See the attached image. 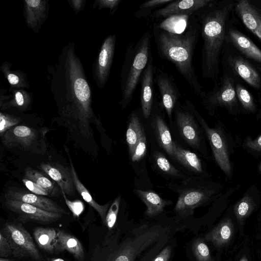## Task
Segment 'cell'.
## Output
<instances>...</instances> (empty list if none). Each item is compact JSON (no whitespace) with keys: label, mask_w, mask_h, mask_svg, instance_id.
<instances>
[{"label":"cell","mask_w":261,"mask_h":261,"mask_svg":"<svg viewBox=\"0 0 261 261\" xmlns=\"http://www.w3.org/2000/svg\"><path fill=\"white\" fill-rule=\"evenodd\" d=\"M5 197L30 204L48 212L69 214L64 208L51 199L22 189L10 188L6 192Z\"/></svg>","instance_id":"cell-13"},{"label":"cell","mask_w":261,"mask_h":261,"mask_svg":"<svg viewBox=\"0 0 261 261\" xmlns=\"http://www.w3.org/2000/svg\"><path fill=\"white\" fill-rule=\"evenodd\" d=\"M232 65L236 72L248 84L255 88L261 86V79L256 70L242 58H234Z\"/></svg>","instance_id":"cell-29"},{"label":"cell","mask_w":261,"mask_h":261,"mask_svg":"<svg viewBox=\"0 0 261 261\" xmlns=\"http://www.w3.org/2000/svg\"><path fill=\"white\" fill-rule=\"evenodd\" d=\"M200 34L194 14L182 33L170 32L154 25L152 29L156 50L160 57L172 63L194 93L202 97L204 93L196 74L193 56Z\"/></svg>","instance_id":"cell-2"},{"label":"cell","mask_w":261,"mask_h":261,"mask_svg":"<svg viewBox=\"0 0 261 261\" xmlns=\"http://www.w3.org/2000/svg\"><path fill=\"white\" fill-rule=\"evenodd\" d=\"M40 167L49 177L57 183L65 194L72 196L75 187L71 169L65 168L58 163H41Z\"/></svg>","instance_id":"cell-20"},{"label":"cell","mask_w":261,"mask_h":261,"mask_svg":"<svg viewBox=\"0 0 261 261\" xmlns=\"http://www.w3.org/2000/svg\"><path fill=\"white\" fill-rule=\"evenodd\" d=\"M213 2L194 15L199 26L203 40L201 73L204 79L215 80L218 74L219 56L225 31L227 16L231 5L214 6Z\"/></svg>","instance_id":"cell-3"},{"label":"cell","mask_w":261,"mask_h":261,"mask_svg":"<svg viewBox=\"0 0 261 261\" xmlns=\"http://www.w3.org/2000/svg\"><path fill=\"white\" fill-rule=\"evenodd\" d=\"M195 117L199 121L209 141L215 161L220 168L228 176L231 173V166L225 141L216 128L210 127L194 109Z\"/></svg>","instance_id":"cell-11"},{"label":"cell","mask_w":261,"mask_h":261,"mask_svg":"<svg viewBox=\"0 0 261 261\" xmlns=\"http://www.w3.org/2000/svg\"><path fill=\"white\" fill-rule=\"evenodd\" d=\"M240 261H248L247 258L246 257V256H243Z\"/></svg>","instance_id":"cell-50"},{"label":"cell","mask_w":261,"mask_h":261,"mask_svg":"<svg viewBox=\"0 0 261 261\" xmlns=\"http://www.w3.org/2000/svg\"><path fill=\"white\" fill-rule=\"evenodd\" d=\"M152 125L160 145L172 156L174 142L170 132L162 117L159 115L155 114L152 118Z\"/></svg>","instance_id":"cell-26"},{"label":"cell","mask_w":261,"mask_h":261,"mask_svg":"<svg viewBox=\"0 0 261 261\" xmlns=\"http://www.w3.org/2000/svg\"><path fill=\"white\" fill-rule=\"evenodd\" d=\"M146 137L143 129L133 154L130 156L132 161L133 162H137L142 159L146 154Z\"/></svg>","instance_id":"cell-41"},{"label":"cell","mask_w":261,"mask_h":261,"mask_svg":"<svg viewBox=\"0 0 261 261\" xmlns=\"http://www.w3.org/2000/svg\"><path fill=\"white\" fill-rule=\"evenodd\" d=\"M0 261H12L9 259H6V258H1L0 259Z\"/></svg>","instance_id":"cell-51"},{"label":"cell","mask_w":261,"mask_h":261,"mask_svg":"<svg viewBox=\"0 0 261 261\" xmlns=\"http://www.w3.org/2000/svg\"><path fill=\"white\" fill-rule=\"evenodd\" d=\"M2 138L4 145L8 148L27 149L37 139V133L34 128L19 125L8 130Z\"/></svg>","instance_id":"cell-19"},{"label":"cell","mask_w":261,"mask_h":261,"mask_svg":"<svg viewBox=\"0 0 261 261\" xmlns=\"http://www.w3.org/2000/svg\"><path fill=\"white\" fill-rule=\"evenodd\" d=\"M212 192L203 188H191L179 194L174 211L181 217L193 213L194 209L207 201Z\"/></svg>","instance_id":"cell-16"},{"label":"cell","mask_w":261,"mask_h":261,"mask_svg":"<svg viewBox=\"0 0 261 261\" xmlns=\"http://www.w3.org/2000/svg\"><path fill=\"white\" fill-rule=\"evenodd\" d=\"M143 130V128L137 113L133 112L130 115L126 133V141L130 156L133 154Z\"/></svg>","instance_id":"cell-33"},{"label":"cell","mask_w":261,"mask_h":261,"mask_svg":"<svg viewBox=\"0 0 261 261\" xmlns=\"http://www.w3.org/2000/svg\"><path fill=\"white\" fill-rule=\"evenodd\" d=\"M50 4L47 0H23V15L28 27L38 33L48 18Z\"/></svg>","instance_id":"cell-14"},{"label":"cell","mask_w":261,"mask_h":261,"mask_svg":"<svg viewBox=\"0 0 261 261\" xmlns=\"http://www.w3.org/2000/svg\"><path fill=\"white\" fill-rule=\"evenodd\" d=\"M65 202L74 217H79L84 210V205L82 201L79 200L70 201L65 196V193L62 191Z\"/></svg>","instance_id":"cell-43"},{"label":"cell","mask_w":261,"mask_h":261,"mask_svg":"<svg viewBox=\"0 0 261 261\" xmlns=\"http://www.w3.org/2000/svg\"><path fill=\"white\" fill-rule=\"evenodd\" d=\"M5 204L8 210L17 214L20 221H33L50 223L60 219L63 214L48 212L18 200L5 198Z\"/></svg>","instance_id":"cell-10"},{"label":"cell","mask_w":261,"mask_h":261,"mask_svg":"<svg viewBox=\"0 0 261 261\" xmlns=\"http://www.w3.org/2000/svg\"><path fill=\"white\" fill-rule=\"evenodd\" d=\"M213 2L212 0H173L154 11L149 17L158 20L174 16H191Z\"/></svg>","instance_id":"cell-12"},{"label":"cell","mask_w":261,"mask_h":261,"mask_svg":"<svg viewBox=\"0 0 261 261\" xmlns=\"http://www.w3.org/2000/svg\"><path fill=\"white\" fill-rule=\"evenodd\" d=\"M169 232L167 227L159 225L152 226L133 238H128L110 254L107 261H135L145 249L159 241Z\"/></svg>","instance_id":"cell-5"},{"label":"cell","mask_w":261,"mask_h":261,"mask_svg":"<svg viewBox=\"0 0 261 261\" xmlns=\"http://www.w3.org/2000/svg\"><path fill=\"white\" fill-rule=\"evenodd\" d=\"M7 93L6 89L0 91V108L1 111L15 109L25 111L31 108L33 101V93L25 89H12Z\"/></svg>","instance_id":"cell-17"},{"label":"cell","mask_w":261,"mask_h":261,"mask_svg":"<svg viewBox=\"0 0 261 261\" xmlns=\"http://www.w3.org/2000/svg\"><path fill=\"white\" fill-rule=\"evenodd\" d=\"M154 83L158 87L160 96V106L171 119L172 113L181 97L172 76L161 68L154 67Z\"/></svg>","instance_id":"cell-9"},{"label":"cell","mask_w":261,"mask_h":261,"mask_svg":"<svg viewBox=\"0 0 261 261\" xmlns=\"http://www.w3.org/2000/svg\"><path fill=\"white\" fill-rule=\"evenodd\" d=\"M67 2L75 14L84 9L86 3V0H68Z\"/></svg>","instance_id":"cell-46"},{"label":"cell","mask_w":261,"mask_h":261,"mask_svg":"<svg viewBox=\"0 0 261 261\" xmlns=\"http://www.w3.org/2000/svg\"><path fill=\"white\" fill-rule=\"evenodd\" d=\"M46 79L60 118L76 123L89 138L90 123L98 119L92 109L91 85L73 41L65 45L56 61L47 66Z\"/></svg>","instance_id":"cell-1"},{"label":"cell","mask_w":261,"mask_h":261,"mask_svg":"<svg viewBox=\"0 0 261 261\" xmlns=\"http://www.w3.org/2000/svg\"><path fill=\"white\" fill-rule=\"evenodd\" d=\"M55 243V251L66 250L71 253L78 261H84L85 253L82 244L74 236L63 230H57Z\"/></svg>","instance_id":"cell-22"},{"label":"cell","mask_w":261,"mask_h":261,"mask_svg":"<svg viewBox=\"0 0 261 261\" xmlns=\"http://www.w3.org/2000/svg\"><path fill=\"white\" fill-rule=\"evenodd\" d=\"M229 37L234 45L245 56L261 63V50L240 32L230 30Z\"/></svg>","instance_id":"cell-24"},{"label":"cell","mask_w":261,"mask_h":261,"mask_svg":"<svg viewBox=\"0 0 261 261\" xmlns=\"http://www.w3.org/2000/svg\"><path fill=\"white\" fill-rule=\"evenodd\" d=\"M236 93L241 104L246 110L252 112L255 110L253 98L246 89L238 85L236 87Z\"/></svg>","instance_id":"cell-38"},{"label":"cell","mask_w":261,"mask_h":261,"mask_svg":"<svg viewBox=\"0 0 261 261\" xmlns=\"http://www.w3.org/2000/svg\"><path fill=\"white\" fill-rule=\"evenodd\" d=\"M236 10L245 25L261 40V16L250 2L239 1Z\"/></svg>","instance_id":"cell-21"},{"label":"cell","mask_w":261,"mask_h":261,"mask_svg":"<svg viewBox=\"0 0 261 261\" xmlns=\"http://www.w3.org/2000/svg\"><path fill=\"white\" fill-rule=\"evenodd\" d=\"M12 255V251L7 239L0 232V256L1 258Z\"/></svg>","instance_id":"cell-45"},{"label":"cell","mask_w":261,"mask_h":261,"mask_svg":"<svg viewBox=\"0 0 261 261\" xmlns=\"http://www.w3.org/2000/svg\"><path fill=\"white\" fill-rule=\"evenodd\" d=\"M21 119L17 116L1 111L0 113V135H3L10 129L19 124Z\"/></svg>","instance_id":"cell-37"},{"label":"cell","mask_w":261,"mask_h":261,"mask_svg":"<svg viewBox=\"0 0 261 261\" xmlns=\"http://www.w3.org/2000/svg\"><path fill=\"white\" fill-rule=\"evenodd\" d=\"M116 35L105 37L92 66L93 80L100 89L103 88L109 79L116 46Z\"/></svg>","instance_id":"cell-7"},{"label":"cell","mask_w":261,"mask_h":261,"mask_svg":"<svg viewBox=\"0 0 261 261\" xmlns=\"http://www.w3.org/2000/svg\"><path fill=\"white\" fill-rule=\"evenodd\" d=\"M47 175L46 173L29 167L24 169V178L31 180L41 186L48 193L49 196H58L60 193L59 187L55 181L51 180Z\"/></svg>","instance_id":"cell-31"},{"label":"cell","mask_w":261,"mask_h":261,"mask_svg":"<svg viewBox=\"0 0 261 261\" xmlns=\"http://www.w3.org/2000/svg\"><path fill=\"white\" fill-rule=\"evenodd\" d=\"M172 247L167 246L161 252L155 257L152 261H168L171 254Z\"/></svg>","instance_id":"cell-47"},{"label":"cell","mask_w":261,"mask_h":261,"mask_svg":"<svg viewBox=\"0 0 261 261\" xmlns=\"http://www.w3.org/2000/svg\"><path fill=\"white\" fill-rule=\"evenodd\" d=\"M121 197L118 196L113 201L108 210L106 219V225L109 230H111L114 226L118 213Z\"/></svg>","instance_id":"cell-40"},{"label":"cell","mask_w":261,"mask_h":261,"mask_svg":"<svg viewBox=\"0 0 261 261\" xmlns=\"http://www.w3.org/2000/svg\"><path fill=\"white\" fill-rule=\"evenodd\" d=\"M236 91L232 81L225 79L220 88L201 97L203 103L207 109L214 108L218 106H231L236 100Z\"/></svg>","instance_id":"cell-18"},{"label":"cell","mask_w":261,"mask_h":261,"mask_svg":"<svg viewBox=\"0 0 261 261\" xmlns=\"http://www.w3.org/2000/svg\"><path fill=\"white\" fill-rule=\"evenodd\" d=\"M1 231L7 239L15 257H30L36 261L42 260L31 236L20 223L8 222Z\"/></svg>","instance_id":"cell-6"},{"label":"cell","mask_w":261,"mask_h":261,"mask_svg":"<svg viewBox=\"0 0 261 261\" xmlns=\"http://www.w3.org/2000/svg\"><path fill=\"white\" fill-rule=\"evenodd\" d=\"M260 70H261V68H260Z\"/></svg>","instance_id":"cell-53"},{"label":"cell","mask_w":261,"mask_h":261,"mask_svg":"<svg viewBox=\"0 0 261 261\" xmlns=\"http://www.w3.org/2000/svg\"><path fill=\"white\" fill-rule=\"evenodd\" d=\"M233 232V223L230 218H227L208 232L205 239L211 242L216 247L222 248L229 243Z\"/></svg>","instance_id":"cell-23"},{"label":"cell","mask_w":261,"mask_h":261,"mask_svg":"<svg viewBox=\"0 0 261 261\" xmlns=\"http://www.w3.org/2000/svg\"><path fill=\"white\" fill-rule=\"evenodd\" d=\"M154 162L160 170L168 175L177 177L179 172L160 152L156 151L153 154Z\"/></svg>","instance_id":"cell-36"},{"label":"cell","mask_w":261,"mask_h":261,"mask_svg":"<svg viewBox=\"0 0 261 261\" xmlns=\"http://www.w3.org/2000/svg\"><path fill=\"white\" fill-rule=\"evenodd\" d=\"M152 37L150 32H146L135 44L130 42L127 46L119 77V105L122 109L130 103L149 61Z\"/></svg>","instance_id":"cell-4"},{"label":"cell","mask_w":261,"mask_h":261,"mask_svg":"<svg viewBox=\"0 0 261 261\" xmlns=\"http://www.w3.org/2000/svg\"><path fill=\"white\" fill-rule=\"evenodd\" d=\"M47 261H65V260L61 258H51L48 259Z\"/></svg>","instance_id":"cell-49"},{"label":"cell","mask_w":261,"mask_h":261,"mask_svg":"<svg viewBox=\"0 0 261 261\" xmlns=\"http://www.w3.org/2000/svg\"><path fill=\"white\" fill-rule=\"evenodd\" d=\"M245 144L252 150L261 151V135L254 140L248 138L246 141Z\"/></svg>","instance_id":"cell-48"},{"label":"cell","mask_w":261,"mask_h":261,"mask_svg":"<svg viewBox=\"0 0 261 261\" xmlns=\"http://www.w3.org/2000/svg\"><path fill=\"white\" fill-rule=\"evenodd\" d=\"M57 231L50 227H36L34 231V236L38 247L47 252L54 253Z\"/></svg>","instance_id":"cell-32"},{"label":"cell","mask_w":261,"mask_h":261,"mask_svg":"<svg viewBox=\"0 0 261 261\" xmlns=\"http://www.w3.org/2000/svg\"><path fill=\"white\" fill-rule=\"evenodd\" d=\"M12 64L4 61L0 66V71L9 84L10 89H29V82L27 74L20 69L12 70Z\"/></svg>","instance_id":"cell-27"},{"label":"cell","mask_w":261,"mask_h":261,"mask_svg":"<svg viewBox=\"0 0 261 261\" xmlns=\"http://www.w3.org/2000/svg\"><path fill=\"white\" fill-rule=\"evenodd\" d=\"M194 106L185 100L182 104L179 101L175 109V121L182 138L191 146L198 148L200 146V136L194 113Z\"/></svg>","instance_id":"cell-8"},{"label":"cell","mask_w":261,"mask_h":261,"mask_svg":"<svg viewBox=\"0 0 261 261\" xmlns=\"http://www.w3.org/2000/svg\"><path fill=\"white\" fill-rule=\"evenodd\" d=\"M260 171H261V164H260Z\"/></svg>","instance_id":"cell-52"},{"label":"cell","mask_w":261,"mask_h":261,"mask_svg":"<svg viewBox=\"0 0 261 261\" xmlns=\"http://www.w3.org/2000/svg\"><path fill=\"white\" fill-rule=\"evenodd\" d=\"M67 153L70 160V169L76 190L83 199L97 212L101 217L103 223L106 225V216L109 203H108L105 205H100L94 200L90 192L79 179L71 158L68 152Z\"/></svg>","instance_id":"cell-25"},{"label":"cell","mask_w":261,"mask_h":261,"mask_svg":"<svg viewBox=\"0 0 261 261\" xmlns=\"http://www.w3.org/2000/svg\"><path fill=\"white\" fill-rule=\"evenodd\" d=\"M136 195L143 201L147 207L146 215L152 217L163 212L164 207L169 204V201L163 199L158 194L152 191L137 189Z\"/></svg>","instance_id":"cell-28"},{"label":"cell","mask_w":261,"mask_h":261,"mask_svg":"<svg viewBox=\"0 0 261 261\" xmlns=\"http://www.w3.org/2000/svg\"><path fill=\"white\" fill-rule=\"evenodd\" d=\"M255 206L251 197L247 195L239 200L234 206V213L240 225L251 214Z\"/></svg>","instance_id":"cell-34"},{"label":"cell","mask_w":261,"mask_h":261,"mask_svg":"<svg viewBox=\"0 0 261 261\" xmlns=\"http://www.w3.org/2000/svg\"><path fill=\"white\" fill-rule=\"evenodd\" d=\"M194 254L198 261H212L210 250L201 239H197L193 244Z\"/></svg>","instance_id":"cell-39"},{"label":"cell","mask_w":261,"mask_h":261,"mask_svg":"<svg viewBox=\"0 0 261 261\" xmlns=\"http://www.w3.org/2000/svg\"><path fill=\"white\" fill-rule=\"evenodd\" d=\"M22 181L25 187L31 192L41 196H49L48 193L45 189L35 182L26 178H23Z\"/></svg>","instance_id":"cell-44"},{"label":"cell","mask_w":261,"mask_h":261,"mask_svg":"<svg viewBox=\"0 0 261 261\" xmlns=\"http://www.w3.org/2000/svg\"><path fill=\"white\" fill-rule=\"evenodd\" d=\"M151 54L141 78L140 106L144 117L150 116L154 100V67Z\"/></svg>","instance_id":"cell-15"},{"label":"cell","mask_w":261,"mask_h":261,"mask_svg":"<svg viewBox=\"0 0 261 261\" xmlns=\"http://www.w3.org/2000/svg\"><path fill=\"white\" fill-rule=\"evenodd\" d=\"M172 157L188 169L195 173H201L202 164L198 156L194 153L185 149L174 142Z\"/></svg>","instance_id":"cell-30"},{"label":"cell","mask_w":261,"mask_h":261,"mask_svg":"<svg viewBox=\"0 0 261 261\" xmlns=\"http://www.w3.org/2000/svg\"><path fill=\"white\" fill-rule=\"evenodd\" d=\"M122 0H96L92 6V9L97 8L98 10L107 8L109 9V13L113 15L118 9Z\"/></svg>","instance_id":"cell-42"},{"label":"cell","mask_w":261,"mask_h":261,"mask_svg":"<svg viewBox=\"0 0 261 261\" xmlns=\"http://www.w3.org/2000/svg\"><path fill=\"white\" fill-rule=\"evenodd\" d=\"M173 0H150L143 2L138 7L134 16L137 18L150 17L155 10L170 3Z\"/></svg>","instance_id":"cell-35"}]
</instances>
